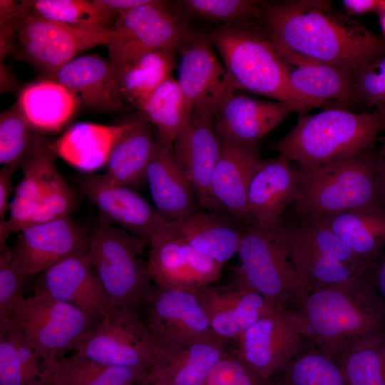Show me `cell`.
Instances as JSON below:
<instances>
[{"mask_svg":"<svg viewBox=\"0 0 385 385\" xmlns=\"http://www.w3.org/2000/svg\"><path fill=\"white\" fill-rule=\"evenodd\" d=\"M10 318L53 363L74 351L103 319L35 293L17 304Z\"/></svg>","mask_w":385,"mask_h":385,"instance_id":"8","label":"cell"},{"mask_svg":"<svg viewBox=\"0 0 385 385\" xmlns=\"http://www.w3.org/2000/svg\"><path fill=\"white\" fill-rule=\"evenodd\" d=\"M206 36L220 54L237 90L288 103L302 114L322 106L292 88L287 67L269 40L247 28L225 25Z\"/></svg>","mask_w":385,"mask_h":385,"instance_id":"4","label":"cell"},{"mask_svg":"<svg viewBox=\"0 0 385 385\" xmlns=\"http://www.w3.org/2000/svg\"><path fill=\"white\" fill-rule=\"evenodd\" d=\"M88 249V233L68 215L20 231L11 247V262L20 274L27 277L68 258L86 256Z\"/></svg>","mask_w":385,"mask_h":385,"instance_id":"16","label":"cell"},{"mask_svg":"<svg viewBox=\"0 0 385 385\" xmlns=\"http://www.w3.org/2000/svg\"><path fill=\"white\" fill-rule=\"evenodd\" d=\"M282 61L291 86L304 98L321 105L327 100L342 102L353 100L355 94L353 73L321 62L297 58Z\"/></svg>","mask_w":385,"mask_h":385,"instance_id":"36","label":"cell"},{"mask_svg":"<svg viewBox=\"0 0 385 385\" xmlns=\"http://www.w3.org/2000/svg\"><path fill=\"white\" fill-rule=\"evenodd\" d=\"M274 385H346L335 362L308 346L272 379Z\"/></svg>","mask_w":385,"mask_h":385,"instance_id":"41","label":"cell"},{"mask_svg":"<svg viewBox=\"0 0 385 385\" xmlns=\"http://www.w3.org/2000/svg\"><path fill=\"white\" fill-rule=\"evenodd\" d=\"M48 77L63 85L80 104L90 109L122 111L116 97V68L103 56H78Z\"/></svg>","mask_w":385,"mask_h":385,"instance_id":"26","label":"cell"},{"mask_svg":"<svg viewBox=\"0 0 385 385\" xmlns=\"http://www.w3.org/2000/svg\"><path fill=\"white\" fill-rule=\"evenodd\" d=\"M269 41L282 60L303 59L354 73L375 58L383 42L329 1L294 0L268 6Z\"/></svg>","mask_w":385,"mask_h":385,"instance_id":"1","label":"cell"},{"mask_svg":"<svg viewBox=\"0 0 385 385\" xmlns=\"http://www.w3.org/2000/svg\"><path fill=\"white\" fill-rule=\"evenodd\" d=\"M292 310L308 346L331 359L351 344L385 334V302L370 272L310 292Z\"/></svg>","mask_w":385,"mask_h":385,"instance_id":"2","label":"cell"},{"mask_svg":"<svg viewBox=\"0 0 385 385\" xmlns=\"http://www.w3.org/2000/svg\"><path fill=\"white\" fill-rule=\"evenodd\" d=\"M26 278L12 265L11 247L0 248V321L10 317L14 309L26 297Z\"/></svg>","mask_w":385,"mask_h":385,"instance_id":"45","label":"cell"},{"mask_svg":"<svg viewBox=\"0 0 385 385\" xmlns=\"http://www.w3.org/2000/svg\"><path fill=\"white\" fill-rule=\"evenodd\" d=\"M356 73L355 93L371 104L385 103V57L366 63Z\"/></svg>","mask_w":385,"mask_h":385,"instance_id":"48","label":"cell"},{"mask_svg":"<svg viewBox=\"0 0 385 385\" xmlns=\"http://www.w3.org/2000/svg\"><path fill=\"white\" fill-rule=\"evenodd\" d=\"M292 112L297 111L288 103L262 101L236 92L224 101L212 121L219 138L255 143Z\"/></svg>","mask_w":385,"mask_h":385,"instance_id":"25","label":"cell"},{"mask_svg":"<svg viewBox=\"0 0 385 385\" xmlns=\"http://www.w3.org/2000/svg\"><path fill=\"white\" fill-rule=\"evenodd\" d=\"M238 254L250 284L276 307L292 309L309 293L271 230L247 226Z\"/></svg>","mask_w":385,"mask_h":385,"instance_id":"10","label":"cell"},{"mask_svg":"<svg viewBox=\"0 0 385 385\" xmlns=\"http://www.w3.org/2000/svg\"><path fill=\"white\" fill-rule=\"evenodd\" d=\"M180 51L178 81L192 113L212 118L237 89L206 35L195 32Z\"/></svg>","mask_w":385,"mask_h":385,"instance_id":"17","label":"cell"},{"mask_svg":"<svg viewBox=\"0 0 385 385\" xmlns=\"http://www.w3.org/2000/svg\"><path fill=\"white\" fill-rule=\"evenodd\" d=\"M232 352L259 376L271 379L308 344L293 310L281 307L247 329Z\"/></svg>","mask_w":385,"mask_h":385,"instance_id":"13","label":"cell"},{"mask_svg":"<svg viewBox=\"0 0 385 385\" xmlns=\"http://www.w3.org/2000/svg\"><path fill=\"white\" fill-rule=\"evenodd\" d=\"M0 71L1 93L15 90L16 82L9 68L2 64L0 66Z\"/></svg>","mask_w":385,"mask_h":385,"instance_id":"53","label":"cell"},{"mask_svg":"<svg viewBox=\"0 0 385 385\" xmlns=\"http://www.w3.org/2000/svg\"><path fill=\"white\" fill-rule=\"evenodd\" d=\"M299 192L298 172L283 156L262 161L248 190L250 225L270 230L278 224L284 212Z\"/></svg>","mask_w":385,"mask_h":385,"instance_id":"23","label":"cell"},{"mask_svg":"<svg viewBox=\"0 0 385 385\" xmlns=\"http://www.w3.org/2000/svg\"><path fill=\"white\" fill-rule=\"evenodd\" d=\"M17 105L0 114V164L18 169L34 140L35 134Z\"/></svg>","mask_w":385,"mask_h":385,"instance_id":"43","label":"cell"},{"mask_svg":"<svg viewBox=\"0 0 385 385\" xmlns=\"http://www.w3.org/2000/svg\"><path fill=\"white\" fill-rule=\"evenodd\" d=\"M54 364L10 317L0 321V385H48Z\"/></svg>","mask_w":385,"mask_h":385,"instance_id":"31","label":"cell"},{"mask_svg":"<svg viewBox=\"0 0 385 385\" xmlns=\"http://www.w3.org/2000/svg\"><path fill=\"white\" fill-rule=\"evenodd\" d=\"M299 192L294 213L317 217L382 202L380 180L361 154L309 168H297Z\"/></svg>","mask_w":385,"mask_h":385,"instance_id":"6","label":"cell"},{"mask_svg":"<svg viewBox=\"0 0 385 385\" xmlns=\"http://www.w3.org/2000/svg\"><path fill=\"white\" fill-rule=\"evenodd\" d=\"M16 104L33 130L46 133L60 131L80 105L66 88L49 78L23 87Z\"/></svg>","mask_w":385,"mask_h":385,"instance_id":"33","label":"cell"},{"mask_svg":"<svg viewBox=\"0 0 385 385\" xmlns=\"http://www.w3.org/2000/svg\"><path fill=\"white\" fill-rule=\"evenodd\" d=\"M32 4L33 1L0 0V65L15 51L19 24Z\"/></svg>","mask_w":385,"mask_h":385,"instance_id":"47","label":"cell"},{"mask_svg":"<svg viewBox=\"0 0 385 385\" xmlns=\"http://www.w3.org/2000/svg\"><path fill=\"white\" fill-rule=\"evenodd\" d=\"M215 335L226 344L240 336L260 319L276 311L248 282L238 268L232 282L223 286H208L194 290Z\"/></svg>","mask_w":385,"mask_h":385,"instance_id":"18","label":"cell"},{"mask_svg":"<svg viewBox=\"0 0 385 385\" xmlns=\"http://www.w3.org/2000/svg\"><path fill=\"white\" fill-rule=\"evenodd\" d=\"M158 142L155 128L141 115L131 120L130 126L114 145L103 176L113 183L131 188L142 185Z\"/></svg>","mask_w":385,"mask_h":385,"instance_id":"32","label":"cell"},{"mask_svg":"<svg viewBox=\"0 0 385 385\" xmlns=\"http://www.w3.org/2000/svg\"><path fill=\"white\" fill-rule=\"evenodd\" d=\"M143 307L146 314L144 323L158 348L202 341L222 342L213 333L194 290L168 289L155 284Z\"/></svg>","mask_w":385,"mask_h":385,"instance_id":"12","label":"cell"},{"mask_svg":"<svg viewBox=\"0 0 385 385\" xmlns=\"http://www.w3.org/2000/svg\"><path fill=\"white\" fill-rule=\"evenodd\" d=\"M378 11L380 14L381 28L385 34V1H382L381 7Z\"/></svg>","mask_w":385,"mask_h":385,"instance_id":"54","label":"cell"},{"mask_svg":"<svg viewBox=\"0 0 385 385\" xmlns=\"http://www.w3.org/2000/svg\"><path fill=\"white\" fill-rule=\"evenodd\" d=\"M146 267L155 284L168 289L197 290L212 285L223 265L195 250L166 222L153 235Z\"/></svg>","mask_w":385,"mask_h":385,"instance_id":"14","label":"cell"},{"mask_svg":"<svg viewBox=\"0 0 385 385\" xmlns=\"http://www.w3.org/2000/svg\"><path fill=\"white\" fill-rule=\"evenodd\" d=\"M79 188L98 210L101 221L117 226L147 243L166 222L143 196L131 188L109 181L103 174L83 177Z\"/></svg>","mask_w":385,"mask_h":385,"instance_id":"19","label":"cell"},{"mask_svg":"<svg viewBox=\"0 0 385 385\" xmlns=\"http://www.w3.org/2000/svg\"><path fill=\"white\" fill-rule=\"evenodd\" d=\"M34 293L103 317L114 307L86 256L68 258L39 274Z\"/></svg>","mask_w":385,"mask_h":385,"instance_id":"22","label":"cell"},{"mask_svg":"<svg viewBox=\"0 0 385 385\" xmlns=\"http://www.w3.org/2000/svg\"><path fill=\"white\" fill-rule=\"evenodd\" d=\"M314 218L372 267L385 250V205L383 202Z\"/></svg>","mask_w":385,"mask_h":385,"instance_id":"30","label":"cell"},{"mask_svg":"<svg viewBox=\"0 0 385 385\" xmlns=\"http://www.w3.org/2000/svg\"><path fill=\"white\" fill-rule=\"evenodd\" d=\"M131 121L117 125L82 122L51 142L56 155L73 168L92 173L106 166L111 153Z\"/></svg>","mask_w":385,"mask_h":385,"instance_id":"29","label":"cell"},{"mask_svg":"<svg viewBox=\"0 0 385 385\" xmlns=\"http://www.w3.org/2000/svg\"><path fill=\"white\" fill-rule=\"evenodd\" d=\"M380 187H381V194L384 196V198H385V169L382 174L381 180H380Z\"/></svg>","mask_w":385,"mask_h":385,"instance_id":"55","label":"cell"},{"mask_svg":"<svg viewBox=\"0 0 385 385\" xmlns=\"http://www.w3.org/2000/svg\"><path fill=\"white\" fill-rule=\"evenodd\" d=\"M220 138V150L215 166L211 192L232 220L250 225L247 195L251 179L262 161L257 143Z\"/></svg>","mask_w":385,"mask_h":385,"instance_id":"21","label":"cell"},{"mask_svg":"<svg viewBox=\"0 0 385 385\" xmlns=\"http://www.w3.org/2000/svg\"><path fill=\"white\" fill-rule=\"evenodd\" d=\"M167 222L190 245L222 265L238 253L243 232L226 216L197 210L182 220Z\"/></svg>","mask_w":385,"mask_h":385,"instance_id":"34","label":"cell"},{"mask_svg":"<svg viewBox=\"0 0 385 385\" xmlns=\"http://www.w3.org/2000/svg\"><path fill=\"white\" fill-rule=\"evenodd\" d=\"M381 3L382 1L374 0H343L342 1L345 12L351 16L372 11H379Z\"/></svg>","mask_w":385,"mask_h":385,"instance_id":"51","label":"cell"},{"mask_svg":"<svg viewBox=\"0 0 385 385\" xmlns=\"http://www.w3.org/2000/svg\"><path fill=\"white\" fill-rule=\"evenodd\" d=\"M175 4L178 14H184L183 19L186 16L243 28V24L251 19L265 18L268 6L262 1L251 0H180L175 1Z\"/></svg>","mask_w":385,"mask_h":385,"instance_id":"42","label":"cell"},{"mask_svg":"<svg viewBox=\"0 0 385 385\" xmlns=\"http://www.w3.org/2000/svg\"><path fill=\"white\" fill-rule=\"evenodd\" d=\"M110 34L73 28L29 12L19 24L17 46L23 57L48 77L84 51L106 45Z\"/></svg>","mask_w":385,"mask_h":385,"instance_id":"15","label":"cell"},{"mask_svg":"<svg viewBox=\"0 0 385 385\" xmlns=\"http://www.w3.org/2000/svg\"><path fill=\"white\" fill-rule=\"evenodd\" d=\"M176 67L174 52L168 51L150 52L115 67L116 97L121 111L137 108Z\"/></svg>","mask_w":385,"mask_h":385,"instance_id":"35","label":"cell"},{"mask_svg":"<svg viewBox=\"0 0 385 385\" xmlns=\"http://www.w3.org/2000/svg\"><path fill=\"white\" fill-rule=\"evenodd\" d=\"M173 145L178 164L190 183L198 202L210 212L229 217L211 192L212 176L220 150V140L212 118L192 113Z\"/></svg>","mask_w":385,"mask_h":385,"instance_id":"20","label":"cell"},{"mask_svg":"<svg viewBox=\"0 0 385 385\" xmlns=\"http://www.w3.org/2000/svg\"><path fill=\"white\" fill-rule=\"evenodd\" d=\"M158 349L138 312L114 307L73 352L99 364L133 369L149 376Z\"/></svg>","mask_w":385,"mask_h":385,"instance_id":"11","label":"cell"},{"mask_svg":"<svg viewBox=\"0 0 385 385\" xmlns=\"http://www.w3.org/2000/svg\"><path fill=\"white\" fill-rule=\"evenodd\" d=\"M16 168L1 167L0 170V220H5V215L9 210L10 197L13 191V174Z\"/></svg>","mask_w":385,"mask_h":385,"instance_id":"50","label":"cell"},{"mask_svg":"<svg viewBox=\"0 0 385 385\" xmlns=\"http://www.w3.org/2000/svg\"><path fill=\"white\" fill-rule=\"evenodd\" d=\"M151 0H93L94 3L115 23L132 9L150 2Z\"/></svg>","mask_w":385,"mask_h":385,"instance_id":"49","label":"cell"},{"mask_svg":"<svg viewBox=\"0 0 385 385\" xmlns=\"http://www.w3.org/2000/svg\"><path fill=\"white\" fill-rule=\"evenodd\" d=\"M88 237L86 258L112 305L138 312L153 287L146 263L141 260L147 242L101 220Z\"/></svg>","mask_w":385,"mask_h":385,"instance_id":"7","label":"cell"},{"mask_svg":"<svg viewBox=\"0 0 385 385\" xmlns=\"http://www.w3.org/2000/svg\"><path fill=\"white\" fill-rule=\"evenodd\" d=\"M32 14L66 26L94 33L109 32L115 21L93 0L33 1Z\"/></svg>","mask_w":385,"mask_h":385,"instance_id":"40","label":"cell"},{"mask_svg":"<svg viewBox=\"0 0 385 385\" xmlns=\"http://www.w3.org/2000/svg\"><path fill=\"white\" fill-rule=\"evenodd\" d=\"M370 275L374 287L385 302V250L371 269Z\"/></svg>","mask_w":385,"mask_h":385,"instance_id":"52","label":"cell"},{"mask_svg":"<svg viewBox=\"0 0 385 385\" xmlns=\"http://www.w3.org/2000/svg\"><path fill=\"white\" fill-rule=\"evenodd\" d=\"M282 217L270 229L309 292L342 284L372 266L317 219Z\"/></svg>","mask_w":385,"mask_h":385,"instance_id":"5","label":"cell"},{"mask_svg":"<svg viewBox=\"0 0 385 385\" xmlns=\"http://www.w3.org/2000/svg\"><path fill=\"white\" fill-rule=\"evenodd\" d=\"M145 178L155 209L166 222L182 220L197 210L195 195L178 164L173 145L158 138Z\"/></svg>","mask_w":385,"mask_h":385,"instance_id":"27","label":"cell"},{"mask_svg":"<svg viewBox=\"0 0 385 385\" xmlns=\"http://www.w3.org/2000/svg\"><path fill=\"white\" fill-rule=\"evenodd\" d=\"M226 347L220 342L202 341L158 348L148 384L205 385L212 369L226 353Z\"/></svg>","mask_w":385,"mask_h":385,"instance_id":"28","label":"cell"},{"mask_svg":"<svg viewBox=\"0 0 385 385\" xmlns=\"http://www.w3.org/2000/svg\"><path fill=\"white\" fill-rule=\"evenodd\" d=\"M148 374L93 361L78 352L56 361L48 385H145Z\"/></svg>","mask_w":385,"mask_h":385,"instance_id":"37","label":"cell"},{"mask_svg":"<svg viewBox=\"0 0 385 385\" xmlns=\"http://www.w3.org/2000/svg\"><path fill=\"white\" fill-rule=\"evenodd\" d=\"M332 359L346 385H385V334L351 344Z\"/></svg>","mask_w":385,"mask_h":385,"instance_id":"39","label":"cell"},{"mask_svg":"<svg viewBox=\"0 0 385 385\" xmlns=\"http://www.w3.org/2000/svg\"><path fill=\"white\" fill-rule=\"evenodd\" d=\"M385 122L377 113L332 108L302 115L295 126L271 148L299 168H309L361 154Z\"/></svg>","mask_w":385,"mask_h":385,"instance_id":"3","label":"cell"},{"mask_svg":"<svg viewBox=\"0 0 385 385\" xmlns=\"http://www.w3.org/2000/svg\"><path fill=\"white\" fill-rule=\"evenodd\" d=\"M137 109L143 118L155 128L159 140L171 145L192 114L178 81L173 75L145 98Z\"/></svg>","mask_w":385,"mask_h":385,"instance_id":"38","label":"cell"},{"mask_svg":"<svg viewBox=\"0 0 385 385\" xmlns=\"http://www.w3.org/2000/svg\"><path fill=\"white\" fill-rule=\"evenodd\" d=\"M145 385H168V384H164V383H151V384H145Z\"/></svg>","mask_w":385,"mask_h":385,"instance_id":"56","label":"cell"},{"mask_svg":"<svg viewBox=\"0 0 385 385\" xmlns=\"http://www.w3.org/2000/svg\"><path fill=\"white\" fill-rule=\"evenodd\" d=\"M76 203L74 191L58 171L35 206L26 227L71 215Z\"/></svg>","mask_w":385,"mask_h":385,"instance_id":"44","label":"cell"},{"mask_svg":"<svg viewBox=\"0 0 385 385\" xmlns=\"http://www.w3.org/2000/svg\"><path fill=\"white\" fill-rule=\"evenodd\" d=\"M205 385H274L247 368L232 351H226L210 373Z\"/></svg>","mask_w":385,"mask_h":385,"instance_id":"46","label":"cell"},{"mask_svg":"<svg viewBox=\"0 0 385 385\" xmlns=\"http://www.w3.org/2000/svg\"><path fill=\"white\" fill-rule=\"evenodd\" d=\"M195 33L168 1L151 0L116 21L106 44L109 60L118 67L150 52L180 51Z\"/></svg>","mask_w":385,"mask_h":385,"instance_id":"9","label":"cell"},{"mask_svg":"<svg viewBox=\"0 0 385 385\" xmlns=\"http://www.w3.org/2000/svg\"><path fill=\"white\" fill-rule=\"evenodd\" d=\"M46 138L34 135L33 143L20 168L23 178L11 200L8 220H0V248L4 247L11 234L25 229L35 206L48 185L58 172V157Z\"/></svg>","mask_w":385,"mask_h":385,"instance_id":"24","label":"cell"}]
</instances>
